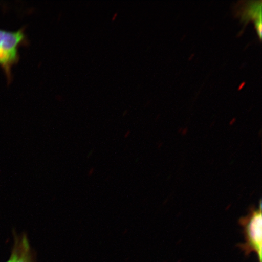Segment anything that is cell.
<instances>
[{
    "mask_svg": "<svg viewBox=\"0 0 262 262\" xmlns=\"http://www.w3.org/2000/svg\"><path fill=\"white\" fill-rule=\"evenodd\" d=\"M15 242L14 248L12 252L11 257H10L8 261L6 262H15L17 260L18 257L19 245H18V237L15 234Z\"/></svg>",
    "mask_w": 262,
    "mask_h": 262,
    "instance_id": "cell-4",
    "label": "cell"
},
{
    "mask_svg": "<svg viewBox=\"0 0 262 262\" xmlns=\"http://www.w3.org/2000/svg\"><path fill=\"white\" fill-rule=\"evenodd\" d=\"M18 257L15 262H32L30 245L26 235L18 237Z\"/></svg>",
    "mask_w": 262,
    "mask_h": 262,
    "instance_id": "cell-3",
    "label": "cell"
},
{
    "mask_svg": "<svg viewBox=\"0 0 262 262\" xmlns=\"http://www.w3.org/2000/svg\"><path fill=\"white\" fill-rule=\"evenodd\" d=\"M28 43L24 28L16 31L0 29V67L9 83L12 79V69L19 61V48Z\"/></svg>",
    "mask_w": 262,
    "mask_h": 262,
    "instance_id": "cell-2",
    "label": "cell"
},
{
    "mask_svg": "<svg viewBox=\"0 0 262 262\" xmlns=\"http://www.w3.org/2000/svg\"><path fill=\"white\" fill-rule=\"evenodd\" d=\"M261 201L258 208L252 206L248 214L242 217L238 224L243 228L245 242L237 247L245 256L256 254L258 262H262V207Z\"/></svg>",
    "mask_w": 262,
    "mask_h": 262,
    "instance_id": "cell-1",
    "label": "cell"
}]
</instances>
